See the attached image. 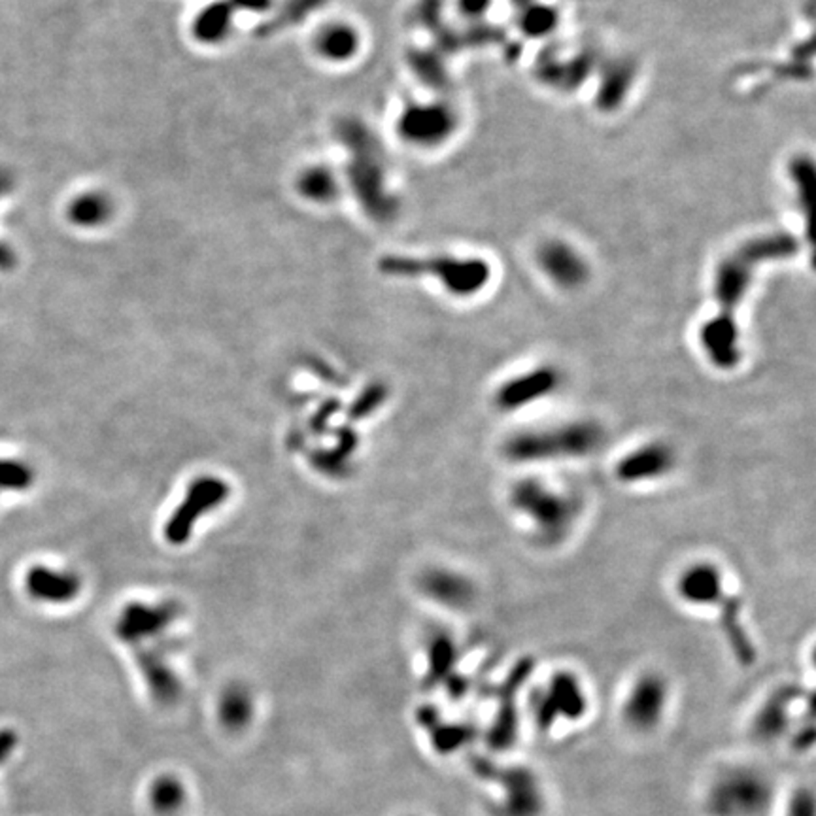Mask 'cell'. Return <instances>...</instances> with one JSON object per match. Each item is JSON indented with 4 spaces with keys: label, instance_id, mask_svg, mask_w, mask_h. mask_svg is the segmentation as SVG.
Wrapping results in <instances>:
<instances>
[{
    "label": "cell",
    "instance_id": "cell-1",
    "mask_svg": "<svg viewBox=\"0 0 816 816\" xmlns=\"http://www.w3.org/2000/svg\"><path fill=\"white\" fill-rule=\"evenodd\" d=\"M604 443L607 433L599 421L576 418L516 429L503 439L499 452L511 466L539 467L588 459L597 454Z\"/></svg>",
    "mask_w": 816,
    "mask_h": 816
},
{
    "label": "cell",
    "instance_id": "cell-2",
    "mask_svg": "<svg viewBox=\"0 0 816 816\" xmlns=\"http://www.w3.org/2000/svg\"><path fill=\"white\" fill-rule=\"evenodd\" d=\"M506 504L522 518L533 541L558 548L571 539L584 512V499L539 474H522L506 489Z\"/></svg>",
    "mask_w": 816,
    "mask_h": 816
},
{
    "label": "cell",
    "instance_id": "cell-3",
    "mask_svg": "<svg viewBox=\"0 0 816 816\" xmlns=\"http://www.w3.org/2000/svg\"><path fill=\"white\" fill-rule=\"evenodd\" d=\"M796 250V242L790 236H769L764 241L751 242L749 246L739 248L734 256H729L719 269L714 282V299L719 303V312L714 316L724 319H735L737 308L747 297L752 284V276L756 266L773 259L775 256L784 258L790 256Z\"/></svg>",
    "mask_w": 816,
    "mask_h": 816
},
{
    "label": "cell",
    "instance_id": "cell-4",
    "mask_svg": "<svg viewBox=\"0 0 816 816\" xmlns=\"http://www.w3.org/2000/svg\"><path fill=\"white\" fill-rule=\"evenodd\" d=\"M773 782L767 773L751 766L726 767L707 790L712 816H766L773 804Z\"/></svg>",
    "mask_w": 816,
    "mask_h": 816
},
{
    "label": "cell",
    "instance_id": "cell-5",
    "mask_svg": "<svg viewBox=\"0 0 816 816\" xmlns=\"http://www.w3.org/2000/svg\"><path fill=\"white\" fill-rule=\"evenodd\" d=\"M384 269L391 274L433 276L456 297H473L486 288L489 280V266L482 259H388Z\"/></svg>",
    "mask_w": 816,
    "mask_h": 816
},
{
    "label": "cell",
    "instance_id": "cell-6",
    "mask_svg": "<svg viewBox=\"0 0 816 816\" xmlns=\"http://www.w3.org/2000/svg\"><path fill=\"white\" fill-rule=\"evenodd\" d=\"M566 374L556 365H537L499 382L491 393V406L499 414H516L550 399L564 388Z\"/></svg>",
    "mask_w": 816,
    "mask_h": 816
},
{
    "label": "cell",
    "instance_id": "cell-7",
    "mask_svg": "<svg viewBox=\"0 0 816 816\" xmlns=\"http://www.w3.org/2000/svg\"><path fill=\"white\" fill-rule=\"evenodd\" d=\"M671 699L669 681L659 671H643L622 701V720L635 734H652L664 722Z\"/></svg>",
    "mask_w": 816,
    "mask_h": 816
},
{
    "label": "cell",
    "instance_id": "cell-8",
    "mask_svg": "<svg viewBox=\"0 0 816 816\" xmlns=\"http://www.w3.org/2000/svg\"><path fill=\"white\" fill-rule=\"evenodd\" d=\"M679 466V454L667 441L652 439L633 446L614 461L612 476L622 486L654 484L671 476Z\"/></svg>",
    "mask_w": 816,
    "mask_h": 816
},
{
    "label": "cell",
    "instance_id": "cell-9",
    "mask_svg": "<svg viewBox=\"0 0 816 816\" xmlns=\"http://www.w3.org/2000/svg\"><path fill=\"white\" fill-rule=\"evenodd\" d=\"M420 594L450 612H469L478 601V586L469 574L452 567H429L418 579Z\"/></svg>",
    "mask_w": 816,
    "mask_h": 816
},
{
    "label": "cell",
    "instance_id": "cell-10",
    "mask_svg": "<svg viewBox=\"0 0 816 816\" xmlns=\"http://www.w3.org/2000/svg\"><path fill=\"white\" fill-rule=\"evenodd\" d=\"M227 494L229 486L218 481V478H201V481L193 482L186 496V501L178 506L174 516L171 518V522L166 524V539L174 544L188 541L195 520H199L203 512L216 509V506L227 497Z\"/></svg>",
    "mask_w": 816,
    "mask_h": 816
},
{
    "label": "cell",
    "instance_id": "cell-11",
    "mask_svg": "<svg viewBox=\"0 0 816 816\" xmlns=\"http://www.w3.org/2000/svg\"><path fill=\"white\" fill-rule=\"evenodd\" d=\"M726 579L720 566H716L714 561H694L688 567L681 571L674 582V594L688 604V607L696 609H714V604L722 599L726 594Z\"/></svg>",
    "mask_w": 816,
    "mask_h": 816
},
{
    "label": "cell",
    "instance_id": "cell-12",
    "mask_svg": "<svg viewBox=\"0 0 816 816\" xmlns=\"http://www.w3.org/2000/svg\"><path fill=\"white\" fill-rule=\"evenodd\" d=\"M699 346L712 369L720 373L735 371L743 361L737 319L709 318L699 329Z\"/></svg>",
    "mask_w": 816,
    "mask_h": 816
},
{
    "label": "cell",
    "instance_id": "cell-13",
    "mask_svg": "<svg viewBox=\"0 0 816 816\" xmlns=\"http://www.w3.org/2000/svg\"><path fill=\"white\" fill-rule=\"evenodd\" d=\"M588 699L582 684L573 673H556L537 697V716L541 724H550L558 716L564 719H579L586 712Z\"/></svg>",
    "mask_w": 816,
    "mask_h": 816
},
{
    "label": "cell",
    "instance_id": "cell-14",
    "mask_svg": "<svg viewBox=\"0 0 816 816\" xmlns=\"http://www.w3.org/2000/svg\"><path fill=\"white\" fill-rule=\"evenodd\" d=\"M452 114L441 106L411 108L401 119L403 135L420 144L441 142L452 131Z\"/></svg>",
    "mask_w": 816,
    "mask_h": 816
},
{
    "label": "cell",
    "instance_id": "cell-15",
    "mask_svg": "<svg viewBox=\"0 0 816 816\" xmlns=\"http://www.w3.org/2000/svg\"><path fill=\"white\" fill-rule=\"evenodd\" d=\"M714 609L716 612H719V622H720V627L724 631V637L729 644L731 652H734V656L739 661H743V664H747V666L752 664L756 658V650L749 637V631L743 624L744 620L743 599L726 592L722 599L714 604Z\"/></svg>",
    "mask_w": 816,
    "mask_h": 816
},
{
    "label": "cell",
    "instance_id": "cell-16",
    "mask_svg": "<svg viewBox=\"0 0 816 816\" xmlns=\"http://www.w3.org/2000/svg\"><path fill=\"white\" fill-rule=\"evenodd\" d=\"M25 588L29 596L46 603L73 601L80 592V581L73 573H59L36 566L25 576Z\"/></svg>",
    "mask_w": 816,
    "mask_h": 816
},
{
    "label": "cell",
    "instance_id": "cell-17",
    "mask_svg": "<svg viewBox=\"0 0 816 816\" xmlns=\"http://www.w3.org/2000/svg\"><path fill=\"white\" fill-rule=\"evenodd\" d=\"M543 271L554 284L564 289L579 288L586 280V266L567 246H548L541 256Z\"/></svg>",
    "mask_w": 816,
    "mask_h": 816
},
{
    "label": "cell",
    "instance_id": "cell-18",
    "mask_svg": "<svg viewBox=\"0 0 816 816\" xmlns=\"http://www.w3.org/2000/svg\"><path fill=\"white\" fill-rule=\"evenodd\" d=\"M140 669H142L144 681L151 697L161 705H173L180 699L181 684L174 671L168 667L166 661L158 654L140 656Z\"/></svg>",
    "mask_w": 816,
    "mask_h": 816
},
{
    "label": "cell",
    "instance_id": "cell-19",
    "mask_svg": "<svg viewBox=\"0 0 816 816\" xmlns=\"http://www.w3.org/2000/svg\"><path fill=\"white\" fill-rule=\"evenodd\" d=\"M148 804L158 816H176L188 805V788L173 773H163L148 786Z\"/></svg>",
    "mask_w": 816,
    "mask_h": 816
},
{
    "label": "cell",
    "instance_id": "cell-20",
    "mask_svg": "<svg viewBox=\"0 0 816 816\" xmlns=\"http://www.w3.org/2000/svg\"><path fill=\"white\" fill-rule=\"evenodd\" d=\"M218 719L225 731L241 734L253 720V699L244 686L233 684L218 703Z\"/></svg>",
    "mask_w": 816,
    "mask_h": 816
},
{
    "label": "cell",
    "instance_id": "cell-21",
    "mask_svg": "<svg viewBox=\"0 0 816 816\" xmlns=\"http://www.w3.org/2000/svg\"><path fill=\"white\" fill-rule=\"evenodd\" d=\"M458 661V646L454 637L446 631L433 633L427 646V682L437 684L448 679Z\"/></svg>",
    "mask_w": 816,
    "mask_h": 816
},
{
    "label": "cell",
    "instance_id": "cell-22",
    "mask_svg": "<svg viewBox=\"0 0 816 816\" xmlns=\"http://www.w3.org/2000/svg\"><path fill=\"white\" fill-rule=\"evenodd\" d=\"M168 624V611L165 609H146L133 607L125 612V618L119 622L118 633L125 641H138L151 635Z\"/></svg>",
    "mask_w": 816,
    "mask_h": 816
},
{
    "label": "cell",
    "instance_id": "cell-23",
    "mask_svg": "<svg viewBox=\"0 0 816 816\" xmlns=\"http://www.w3.org/2000/svg\"><path fill=\"white\" fill-rule=\"evenodd\" d=\"M358 48V38L346 27H333L327 29L319 38V50L327 55L329 59H346Z\"/></svg>",
    "mask_w": 816,
    "mask_h": 816
},
{
    "label": "cell",
    "instance_id": "cell-24",
    "mask_svg": "<svg viewBox=\"0 0 816 816\" xmlns=\"http://www.w3.org/2000/svg\"><path fill=\"white\" fill-rule=\"evenodd\" d=\"M33 484V471L21 461L0 459V489L21 491Z\"/></svg>",
    "mask_w": 816,
    "mask_h": 816
},
{
    "label": "cell",
    "instance_id": "cell-25",
    "mask_svg": "<svg viewBox=\"0 0 816 816\" xmlns=\"http://www.w3.org/2000/svg\"><path fill=\"white\" fill-rule=\"evenodd\" d=\"M110 212V208H108V203L103 199V196H98V195H88V196H83V199H80L74 208H73V214H74V219L78 223H86V225H93V223H98V221H103Z\"/></svg>",
    "mask_w": 816,
    "mask_h": 816
},
{
    "label": "cell",
    "instance_id": "cell-26",
    "mask_svg": "<svg viewBox=\"0 0 816 816\" xmlns=\"http://www.w3.org/2000/svg\"><path fill=\"white\" fill-rule=\"evenodd\" d=\"M333 191L331 176L326 171H311L303 178V193L311 199H327Z\"/></svg>",
    "mask_w": 816,
    "mask_h": 816
},
{
    "label": "cell",
    "instance_id": "cell-27",
    "mask_svg": "<svg viewBox=\"0 0 816 816\" xmlns=\"http://www.w3.org/2000/svg\"><path fill=\"white\" fill-rule=\"evenodd\" d=\"M227 25H229V16H225V12H218L216 8H212L201 18L196 29H199V35H203L204 38L216 40L225 33V27Z\"/></svg>",
    "mask_w": 816,
    "mask_h": 816
},
{
    "label": "cell",
    "instance_id": "cell-28",
    "mask_svg": "<svg viewBox=\"0 0 816 816\" xmlns=\"http://www.w3.org/2000/svg\"><path fill=\"white\" fill-rule=\"evenodd\" d=\"M386 388L384 386H373L367 393H365V397H361L356 404H354V418H361V416H367L369 412H373L374 408L382 403L386 399Z\"/></svg>",
    "mask_w": 816,
    "mask_h": 816
},
{
    "label": "cell",
    "instance_id": "cell-29",
    "mask_svg": "<svg viewBox=\"0 0 816 816\" xmlns=\"http://www.w3.org/2000/svg\"><path fill=\"white\" fill-rule=\"evenodd\" d=\"M18 747V734L12 729H0V766L12 756Z\"/></svg>",
    "mask_w": 816,
    "mask_h": 816
},
{
    "label": "cell",
    "instance_id": "cell-30",
    "mask_svg": "<svg viewBox=\"0 0 816 816\" xmlns=\"http://www.w3.org/2000/svg\"><path fill=\"white\" fill-rule=\"evenodd\" d=\"M794 804L790 807V816H812V797L805 792L797 794L794 799Z\"/></svg>",
    "mask_w": 816,
    "mask_h": 816
},
{
    "label": "cell",
    "instance_id": "cell-31",
    "mask_svg": "<svg viewBox=\"0 0 816 816\" xmlns=\"http://www.w3.org/2000/svg\"><path fill=\"white\" fill-rule=\"evenodd\" d=\"M458 3L466 16H482L491 6V0H458Z\"/></svg>",
    "mask_w": 816,
    "mask_h": 816
}]
</instances>
